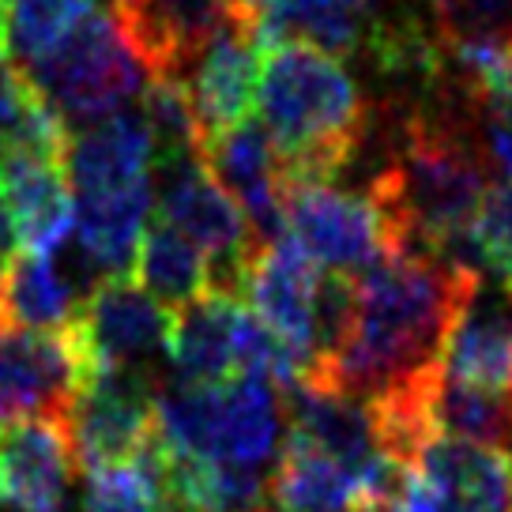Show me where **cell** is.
I'll return each instance as SVG.
<instances>
[{
	"label": "cell",
	"instance_id": "cell-20",
	"mask_svg": "<svg viewBox=\"0 0 512 512\" xmlns=\"http://www.w3.org/2000/svg\"><path fill=\"white\" fill-rule=\"evenodd\" d=\"M283 396L275 392V381L260 373H238L219 384L215 400V441L211 460L238 467H260L279 456L283 437Z\"/></svg>",
	"mask_w": 512,
	"mask_h": 512
},
{
	"label": "cell",
	"instance_id": "cell-15",
	"mask_svg": "<svg viewBox=\"0 0 512 512\" xmlns=\"http://www.w3.org/2000/svg\"><path fill=\"white\" fill-rule=\"evenodd\" d=\"M260 61H264V34L253 23L223 31L196 57L185 83L204 128V144L226 128L249 121L260 87Z\"/></svg>",
	"mask_w": 512,
	"mask_h": 512
},
{
	"label": "cell",
	"instance_id": "cell-9",
	"mask_svg": "<svg viewBox=\"0 0 512 512\" xmlns=\"http://www.w3.org/2000/svg\"><path fill=\"white\" fill-rule=\"evenodd\" d=\"M76 456L64 418L19 415L0 426V509L64 512Z\"/></svg>",
	"mask_w": 512,
	"mask_h": 512
},
{
	"label": "cell",
	"instance_id": "cell-27",
	"mask_svg": "<svg viewBox=\"0 0 512 512\" xmlns=\"http://www.w3.org/2000/svg\"><path fill=\"white\" fill-rule=\"evenodd\" d=\"M140 117L155 140V162L204 151V128L192 106V91L177 76H151L140 95Z\"/></svg>",
	"mask_w": 512,
	"mask_h": 512
},
{
	"label": "cell",
	"instance_id": "cell-33",
	"mask_svg": "<svg viewBox=\"0 0 512 512\" xmlns=\"http://www.w3.org/2000/svg\"><path fill=\"white\" fill-rule=\"evenodd\" d=\"M8 53V31H4V0H0V57Z\"/></svg>",
	"mask_w": 512,
	"mask_h": 512
},
{
	"label": "cell",
	"instance_id": "cell-18",
	"mask_svg": "<svg viewBox=\"0 0 512 512\" xmlns=\"http://www.w3.org/2000/svg\"><path fill=\"white\" fill-rule=\"evenodd\" d=\"M268 501L275 512H373L366 475L298 433L283 437L279 464L268 479Z\"/></svg>",
	"mask_w": 512,
	"mask_h": 512
},
{
	"label": "cell",
	"instance_id": "cell-8",
	"mask_svg": "<svg viewBox=\"0 0 512 512\" xmlns=\"http://www.w3.org/2000/svg\"><path fill=\"white\" fill-rule=\"evenodd\" d=\"M147 76L185 80L196 57L238 23L256 19L253 0H113L110 8Z\"/></svg>",
	"mask_w": 512,
	"mask_h": 512
},
{
	"label": "cell",
	"instance_id": "cell-28",
	"mask_svg": "<svg viewBox=\"0 0 512 512\" xmlns=\"http://www.w3.org/2000/svg\"><path fill=\"white\" fill-rule=\"evenodd\" d=\"M433 34L448 49L512 53V0H445L433 12Z\"/></svg>",
	"mask_w": 512,
	"mask_h": 512
},
{
	"label": "cell",
	"instance_id": "cell-17",
	"mask_svg": "<svg viewBox=\"0 0 512 512\" xmlns=\"http://www.w3.org/2000/svg\"><path fill=\"white\" fill-rule=\"evenodd\" d=\"M441 373L512 392V287L479 283L441 351Z\"/></svg>",
	"mask_w": 512,
	"mask_h": 512
},
{
	"label": "cell",
	"instance_id": "cell-21",
	"mask_svg": "<svg viewBox=\"0 0 512 512\" xmlns=\"http://www.w3.org/2000/svg\"><path fill=\"white\" fill-rule=\"evenodd\" d=\"M245 298L230 290L200 294L196 302L177 309L170 362L181 381L223 384L238 377V313Z\"/></svg>",
	"mask_w": 512,
	"mask_h": 512
},
{
	"label": "cell",
	"instance_id": "cell-12",
	"mask_svg": "<svg viewBox=\"0 0 512 512\" xmlns=\"http://www.w3.org/2000/svg\"><path fill=\"white\" fill-rule=\"evenodd\" d=\"M204 162H208L211 174L219 177V185L238 200L241 211L249 215L260 245L287 238L283 155H279L264 121H241V125L211 136L204 144Z\"/></svg>",
	"mask_w": 512,
	"mask_h": 512
},
{
	"label": "cell",
	"instance_id": "cell-23",
	"mask_svg": "<svg viewBox=\"0 0 512 512\" xmlns=\"http://www.w3.org/2000/svg\"><path fill=\"white\" fill-rule=\"evenodd\" d=\"M80 298L83 290L61 260L19 253L0 294V320L31 332H68L80 317Z\"/></svg>",
	"mask_w": 512,
	"mask_h": 512
},
{
	"label": "cell",
	"instance_id": "cell-6",
	"mask_svg": "<svg viewBox=\"0 0 512 512\" xmlns=\"http://www.w3.org/2000/svg\"><path fill=\"white\" fill-rule=\"evenodd\" d=\"M177 313L162 305L151 290L132 283L128 275L102 279L80 305L68 339L76 347L83 373L98 369H140L147 373L151 358H170Z\"/></svg>",
	"mask_w": 512,
	"mask_h": 512
},
{
	"label": "cell",
	"instance_id": "cell-26",
	"mask_svg": "<svg viewBox=\"0 0 512 512\" xmlns=\"http://www.w3.org/2000/svg\"><path fill=\"white\" fill-rule=\"evenodd\" d=\"M91 12H95V0H4V31H8L12 64L31 68L34 61H42Z\"/></svg>",
	"mask_w": 512,
	"mask_h": 512
},
{
	"label": "cell",
	"instance_id": "cell-10",
	"mask_svg": "<svg viewBox=\"0 0 512 512\" xmlns=\"http://www.w3.org/2000/svg\"><path fill=\"white\" fill-rule=\"evenodd\" d=\"M80 381L68 332H31L0 320V415L64 418Z\"/></svg>",
	"mask_w": 512,
	"mask_h": 512
},
{
	"label": "cell",
	"instance_id": "cell-5",
	"mask_svg": "<svg viewBox=\"0 0 512 512\" xmlns=\"http://www.w3.org/2000/svg\"><path fill=\"white\" fill-rule=\"evenodd\" d=\"M283 219L287 238L324 272L358 279L384 256L403 253L377 200L369 192L343 189L339 181H290Z\"/></svg>",
	"mask_w": 512,
	"mask_h": 512
},
{
	"label": "cell",
	"instance_id": "cell-25",
	"mask_svg": "<svg viewBox=\"0 0 512 512\" xmlns=\"http://www.w3.org/2000/svg\"><path fill=\"white\" fill-rule=\"evenodd\" d=\"M136 279H140V287L151 290L174 313L215 287L211 260L204 256V249L192 245L181 230H174V226L162 223V219H155V223L147 226L144 238H140V249H136Z\"/></svg>",
	"mask_w": 512,
	"mask_h": 512
},
{
	"label": "cell",
	"instance_id": "cell-29",
	"mask_svg": "<svg viewBox=\"0 0 512 512\" xmlns=\"http://www.w3.org/2000/svg\"><path fill=\"white\" fill-rule=\"evenodd\" d=\"M479 226L486 230V238L501 249V256L512 260V177H501L490 189V196H486V204L479 211Z\"/></svg>",
	"mask_w": 512,
	"mask_h": 512
},
{
	"label": "cell",
	"instance_id": "cell-14",
	"mask_svg": "<svg viewBox=\"0 0 512 512\" xmlns=\"http://www.w3.org/2000/svg\"><path fill=\"white\" fill-rule=\"evenodd\" d=\"M317 283V264L290 238H279L256 249L241 287V298H249V309L256 317L287 339L294 351H302L313 369H317V347H313Z\"/></svg>",
	"mask_w": 512,
	"mask_h": 512
},
{
	"label": "cell",
	"instance_id": "cell-24",
	"mask_svg": "<svg viewBox=\"0 0 512 512\" xmlns=\"http://www.w3.org/2000/svg\"><path fill=\"white\" fill-rule=\"evenodd\" d=\"M422 407L433 437H460L479 445H512V392H494L448 373H433L422 384Z\"/></svg>",
	"mask_w": 512,
	"mask_h": 512
},
{
	"label": "cell",
	"instance_id": "cell-30",
	"mask_svg": "<svg viewBox=\"0 0 512 512\" xmlns=\"http://www.w3.org/2000/svg\"><path fill=\"white\" fill-rule=\"evenodd\" d=\"M475 98H479L482 117H490V121H501V125L512 128V57H509V61L497 64L494 72H490V76L479 83Z\"/></svg>",
	"mask_w": 512,
	"mask_h": 512
},
{
	"label": "cell",
	"instance_id": "cell-34",
	"mask_svg": "<svg viewBox=\"0 0 512 512\" xmlns=\"http://www.w3.org/2000/svg\"><path fill=\"white\" fill-rule=\"evenodd\" d=\"M422 4H426V8H430V12H437V8H441V4H445V0H422Z\"/></svg>",
	"mask_w": 512,
	"mask_h": 512
},
{
	"label": "cell",
	"instance_id": "cell-22",
	"mask_svg": "<svg viewBox=\"0 0 512 512\" xmlns=\"http://www.w3.org/2000/svg\"><path fill=\"white\" fill-rule=\"evenodd\" d=\"M264 46L298 38L328 53H358L381 16V0H253Z\"/></svg>",
	"mask_w": 512,
	"mask_h": 512
},
{
	"label": "cell",
	"instance_id": "cell-19",
	"mask_svg": "<svg viewBox=\"0 0 512 512\" xmlns=\"http://www.w3.org/2000/svg\"><path fill=\"white\" fill-rule=\"evenodd\" d=\"M415 467L448 497L452 512H512V452L460 437H430Z\"/></svg>",
	"mask_w": 512,
	"mask_h": 512
},
{
	"label": "cell",
	"instance_id": "cell-3",
	"mask_svg": "<svg viewBox=\"0 0 512 512\" xmlns=\"http://www.w3.org/2000/svg\"><path fill=\"white\" fill-rule=\"evenodd\" d=\"M19 72L53 106L68 132L128 110V102L144 95L147 80H151L136 49L128 46L117 16L102 12V8H95L61 46L49 49L42 61L19 68Z\"/></svg>",
	"mask_w": 512,
	"mask_h": 512
},
{
	"label": "cell",
	"instance_id": "cell-1",
	"mask_svg": "<svg viewBox=\"0 0 512 512\" xmlns=\"http://www.w3.org/2000/svg\"><path fill=\"white\" fill-rule=\"evenodd\" d=\"M479 279L430 253H392L358 275V309L347 343L317 373L362 400H377L441 369V351Z\"/></svg>",
	"mask_w": 512,
	"mask_h": 512
},
{
	"label": "cell",
	"instance_id": "cell-16",
	"mask_svg": "<svg viewBox=\"0 0 512 512\" xmlns=\"http://www.w3.org/2000/svg\"><path fill=\"white\" fill-rule=\"evenodd\" d=\"M151 162H155V140L144 117L132 110L72 128L64 144V174L76 196L128 189L155 174Z\"/></svg>",
	"mask_w": 512,
	"mask_h": 512
},
{
	"label": "cell",
	"instance_id": "cell-13",
	"mask_svg": "<svg viewBox=\"0 0 512 512\" xmlns=\"http://www.w3.org/2000/svg\"><path fill=\"white\" fill-rule=\"evenodd\" d=\"M283 411L290 418L287 433H298L309 445L324 448L328 456L358 467L362 475L388 456L381 445L373 403L354 392H343L339 384L302 377L283 392Z\"/></svg>",
	"mask_w": 512,
	"mask_h": 512
},
{
	"label": "cell",
	"instance_id": "cell-31",
	"mask_svg": "<svg viewBox=\"0 0 512 512\" xmlns=\"http://www.w3.org/2000/svg\"><path fill=\"white\" fill-rule=\"evenodd\" d=\"M479 147L486 162H490V170L497 177H512V128L501 125V121H490V117H482L479 121Z\"/></svg>",
	"mask_w": 512,
	"mask_h": 512
},
{
	"label": "cell",
	"instance_id": "cell-32",
	"mask_svg": "<svg viewBox=\"0 0 512 512\" xmlns=\"http://www.w3.org/2000/svg\"><path fill=\"white\" fill-rule=\"evenodd\" d=\"M16 223H12V211L0 204V294H4V283H8V272L16 264Z\"/></svg>",
	"mask_w": 512,
	"mask_h": 512
},
{
	"label": "cell",
	"instance_id": "cell-11",
	"mask_svg": "<svg viewBox=\"0 0 512 512\" xmlns=\"http://www.w3.org/2000/svg\"><path fill=\"white\" fill-rule=\"evenodd\" d=\"M0 204L12 211L23 253L53 256L76 230V200L64 155L0 147Z\"/></svg>",
	"mask_w": 512,
	"mask_h": 512
},
{
	"label": "cell",
	"instance_id": "cell-2",
	"mask_svg": "<svg viewBox=\"0 0 512 512\" xmlns=\"http://www.w3.org/2000/svg\"><path fill=\"white\" fill-rule=\"evenodd\" d=\"M260 121L283 155V181H343L369 128V102L336 53L283 38L264 46Z\"/></svg>",
	"mask_w": 512,
	"mask_h": 512
},
{
	"label": "cell",
	"instance_id": "cell-4",
	"mask_svg": "<svg viewBox=\"0 0 512 512\" xmlns=\"http://www.w3.org/2000/svg\"><path fill=\"white\" fill-rule=\"evenodd\" d=\"M155 215L204 249L215 290L241 294L260 241L241 204L208 170L204 151L155 162Z\"/></svg>",
	"mask_w": 512,
	"mask_h": 512
},
{
	"label": "cell",
	"instance_id": "cell-7",
	"mask_svg": "<svg viewBox=\"0 0 512 512\" xmlns=\"http://www.w3.org/2000/svg\"><path fill=\"white\" fill-rule=\"evenodd\" d=\"M155 392L159 384L140 369L83 373L72 407L64 415L72 456L83 475L102 467L132 464L155 437Z\"/></svg>",
	"mask_w": 512,
	"mask_h": 512
}]
</instances>
